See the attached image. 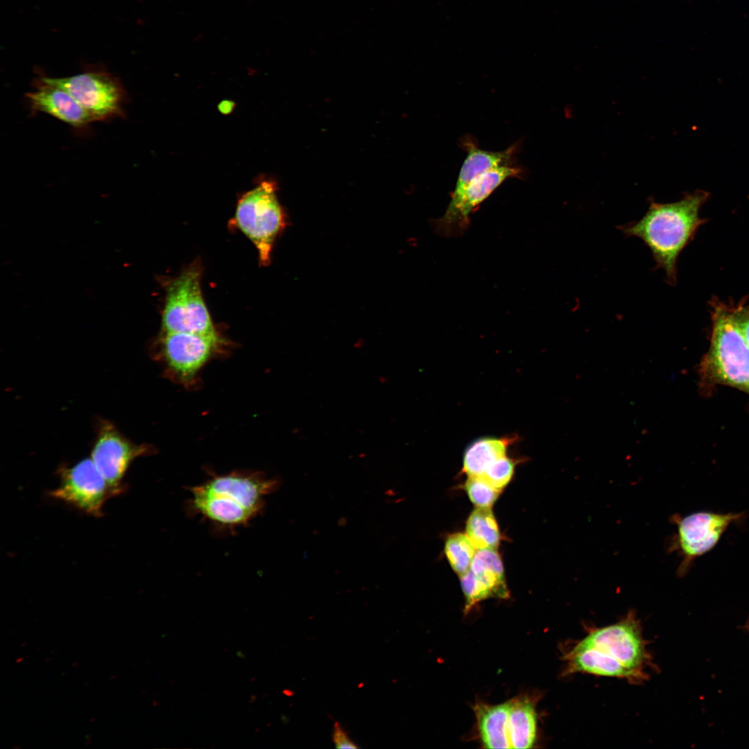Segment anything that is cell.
<instances>
[{
    "label": "cell",
    "mask_w": 749,
    "mask_h": 749,
    "mask_svg": "<svg viewBox=\"0 0 749 749\" xmlns=\"http://www.w3.org/2000/svg\"><path fill=\"white\" fill-rule=\"evenodd\" d=\"M279 483L277 478L260 472L215 475L189 488L187 510L216 530L231 533L261 515L266 497L277 491Z\"/></svg>",
    "instance_id": "cell-1"
},
{
    "label": "cell",
    "mask_w": 749,
    "mask_h": 749,
    "mask_svg": "<svg viewBox=\"0 0 749 749\" xmlns=\"http://www.w3.org/2000/svg\"><path fill=\"white\" fill-rule=\"evenodd\" d=\"M649 653L636 617L590 630L570 649L569 671L614 677L638 682L647 678Z\"/></svg>",
    "instance_id": "cell-2"
},
{
    "label": "cell",
    "mask_w": 749,
    "mask_h": 749,
    "mask_svg": "<svg viewBox=\"0 0 749 749\" xmlns=\"http://www.w3.org/2000/svg\"><path fill=\"white\" fill-rule=\"evenodd\" d=\"M704 191L687 193L678 201L657 203L651 199L643 217L617 227L627 237H637L651 250L655 268H662L666 282H677V262L681 252L703 223L699 212L708 198Z\"/></svg>",
    "instance_id": "cell-3"
},
{
    "label": "cell",
    "mask_w": 749,
    "mask_h": 749,
    "mask_svg": "<svg viewBox=\"0 0 749 749\" xmlns=\"http://www.w3.org/2000/svg\"><path fill=\"white\" fill-rule=\"evenodd\" d=\"M699 374L704 385H725L749 395V345L733 308L715 303L710 345Z\"/></svg>",
    "instance_id": "cell-4"
},
{
    "label": "cell",
    "mask_w": 749,
    "mask_h": 749,
    "mask_svg": "<svg viewBox=\"0 0 749 749\" xmlns=\"http://www.w3.org/2000/svg\"><path fill=\"white\" fill-rule=\"evenodd\" d=\"M276 191L274 182L262 180L241 196L235 211V223L255 246L262 266L270 263L273 246L285 223Z\"/></svg>",
    "instance_id": "cell-5"
},
{
    "label": "cell",
    "mask_w": 749,
    "mask_h": 749,
    "mask_svg": "<svg viewBox=\"0 0 749 749\" xmlns=\"http://www.w3.org/2000/svg\"><path fill=\"white\" fill-rule=\"evenodd\" d=\"M201 275V266L195 262L167 284L162 333L217 334L203 299Z\"/></svg>",
    "instance_id": "cell-6"
},
{
    "label": "cell",
    "mask_w": 749,
    "mask_h": 749,
    "mask_svg": "<svg viewBox=\"0 0 749 749\" xmlns=\"http://www.w3.org/2000/svg\"><path fill=\"white\" fill-rule=\"evenodd\" d=\"M47 79L68 92L94 122L124 116L127 94L118 78L101 65H88L78 74Z\"/></svg>",
    "instance_id": "cell-7"
},
{
    "label": "cell",
    "mask_w": 749,
    "mask_h": 749,
    "mask_svg": "<svg viewBox=\"0 0 749 749\" xmlns=\"http://www.w3.org/2000/svg\"><path fill=\"white\" fill-rule=\"evenodd\" d=\"M745 513H721L700 511L685 517L673 515L671 521L677 532L671 539L669 550L682 558L678 568L679 576L687 574L695 560L713 549L732 524L741 521Z\"/></svg>",
    "instance_id": "cell-8"
},
{
    "label": "cell",
    "mask_w": 749,
    "mask_h": 749,
    "mask_svg": "<svg viewBox=\"0 0 749 749\" xmlns=\"http://www.w3.org/2000/svg\"><path fill=\"white\" fill-rule=\"evenodd\" d=\"M218 334L162 333L157 356L166 373L178 383H194L203 368L221 350Z\"/></svg>",
    "instance_id": "cell-9"
},
{
    "label": "cell",
    "mask_w": 749,
    "mask_h": 749,
    "mask_svg": "<svg viewBox=\"0 0 749 749\" xmlns=\"http://www.w3.org/2000/svg\"><path fill=\"white\" fill-rule=\"evenodd\" d=\"M60 484L49 494L85 513L100 517L106 501L115 494L90 458L58 471Z\"/></svg>",
    "instance_id": "cell-10"
},
{
    "label": "cell",
    "mask_w": 749,
    "mask_h": 749,
    "mask_svg": "<svg viewBox=\"0 0 749 749\" xmlns=\"http://www.w3.org/2000/svg\"><path fill=\"white\" fill-rule=\"evenodd\" d=\"M150 450L146 445L132 442L110 422L101 420L90 458L117 496L126 489L123 480L131 463Z\"/></svg>",
    "instance_id": "cell-11"
},
{
    "label": "cell",
    "mask_w": 749,
    "mask_h": 749,
    "mask_svg": "<svg viewBox=\"0 0 749 749\" xmlns=\"http://www.w3.org/2000/svg\"><path fill=\"white\" fill-rule=\"evenodd\" d=\"M522 169L512 164L489 170L473 180L459 196L451 199L444 215L438 218L436 228L443 236L454 235L465 230L469 216L505 180L521 177Z\"/></svg>",
    "instance_id": "cell-12"
},
{
    "label": "cell",
    "mask_w": 749,
    "mask_h": 749,
    "mask_svg": "<svg viewBox=\"0 0 749 749\" xmlns=\"http://www.w3.org/2000/svg\"><path fill=\"white\" fill-rule=\"evenodd\" d=\"M33 91L26 94L32 114H48L78 130L86 129L94 122L68 92L49 81L39 69L33 80Z\"/></svg>",
    "instance_id": "cell-13"
},
{
    "label": "cell",
    "mask_w": 749,
    "mask_h": 749,
    "mask_svg": "<svg viewBox=\"0 0 749 749\" xmlns=\"http://www.w3.org/2000/svg\"><path fill=\"white\" fill-rule=\"evenodd\" d=\"M467 156L459 171L451 199L460 196L467 185L476 178L492 169L511 164L517 146L513 145L504 150L490 151L479 148L471 139L463 142Z\"/></svg>",
    "instance_id": "cell-14"
},
{
    "label": "cell",
    "mask_w": 749,
    "mask_h": 749,
    "mask_svg": "<svg viewBox=\"0 0 749 749\" xmlns=\"http://www.w3.org/2000/svg\"><path fill=\"white\" fill-rule=\"evenodd\" d=\"M481 741L486 748H511L508 736L509 701L474 707Z\"/></svg>",
    "instance_id": "cell-15"
},
{
    "label": "cell",
    "mask_w": 749,
    "mask_h": 749,
    "mask_svg": "<svg viewBox=\"0 0 749 749\" xmlns=\"http://www.w3.org/2000/svg\"><path fill=\"white\" fill-rule=\"evenodd\" d=\"M537 716L531 699L521 696L509 700L508 736L511 748H531L537 738Z\"/></svg>",
    "instance_id": "cell-16"
},
{
    "label": "cell",
    "mask_w": 749,
    "mask_h": 749,
    "mask_svg": "<svg viewBox=\"0 0 749 749\" xmlns=\"http://www.w3.org/2000/svg\"><path fill=\"white\" fill-rule=\"evenodd\" d=\"M515 438H482L474 441L463 456V472L468 476H481L494 460L506 455Z\"/></svg>",
    "instance_id": "cell-17"
},
{
    "label": "cell",
    "mask_w": 749,
    "mask_h": 749,
    "mask_svg": "<svg viewBox=\"0 0 749 749\" xmlns=\"http://www.w3.org/2000/svg\"><path fill=\"white\" fill-rule=\"evenodd\" d=\"M470 571L490 589L493 596L508 597L503 567L497 549L477 550Z\"/></svg>",
    "instance_id": "cell-18"
},
{
    "label": "cell",
    "mask_w": 749,
    "mask_h": 749,
    "mask_svg": "<svg viewBox=\"0 0 749 749\" xmlns=\"http://www.w3.org/2000/svg\"><path fill=\"white\" fill-rule=\"evenodd\" d=\"M466 535L477 550L497 549L500 535L490 508L477 507L472 512L466 524Z\"/></svg>",
    "instance_id": "cell-19"
},
{
    "label": "cell",
    "mask_w": 749,
    "mask_h": 749,
    "mask_svg": "<svg viewBox=\"0 0 749 749\" xmlns=\"http://www.w3.org/2000/svg\"><path fill=\"white\" fill-rule=\"evenodd\" d=\"M476 550L466 534H452L445 542L446 556L454 571L460 576L470 570Z\"/></svg>",
    "instance_id": "cell-20"
},
{
    "label": "cell",
    "mask_w": 749,
    "mask_h": 749,
    "mask_svg": "<svg viewBox=\"0 0 749 749\" xmlns=\"http://www.w3.org/2000/svg\"><path fill=\"white\" fill-rule=\"evenodd\" d=\"M465 490L471 501L480 508H490L500 492L483 476H468Z\"/></svg>",
    "instance_id": "cell-21"
},
{
    "label": "cell",
    "mask_w": 749,
    "mask_h": 749,
    "mask_svg": "<svg viewBox=\"0 0 749 749\" xmlns=\"http://www.w3.org/2000/svg\"><path fill=\"white\" fill-rule=\"evenodd\" d=\"M460 578L466 600L465 610L468 611L473 605L484 599L493 597L490 589L470 570L460 576Z\"/></svg>",
    "instance_id": "cell-22"
},
{
    "label": "cell",
    "mask_w": 749,
    "mask_h": 749,
    "mask_svg": "<svg viewBox=\"0 0 749 749\" xmlns=\"http://www.w3.org/2000/svg\"><path fill=\"white\" fill-rule=\"evenodd\" d=\"M515 465V461L505 455L491 463L481 476H483L494 488L501 490L510 481Z\"/></svg>",
    "instance_id": "cell-23"
},
{
    "label": "cell",
    "mask_w": 749,
    "mask_h": 749,
    "mask_svg": "<svg viewBox=\"0 0 749 749\" xmlns=\"http://www.w3.org/2000/svg\"><path fill=\"white\" fill-rule=\"evenodd\" d=\"M332 741L336 748H359L338 721L334 722L332 734Z\"/></svg>",
    "instance_id": "cell-24"
},
{
    "label": "cell",
    "mask_w": 749,
    "mask_h": 749,
    "mask_svg": "<svg viewBox=\"0 0 749 749\" xmlns=\"http://www.w3.org/2000/svg\"><path fill=\"white\" fill-rule=\"evenodd\" d=\"M733 311L749 345V304L733 308Z\"/></svg>",
    "instance_id": "cell-25"
},
{
    "label": "cell",
    "mask_w": 749,
    "mask_h": 749,
    "mask_svg": "<svg viewBox=\"0 0 749 749\" xmlns=\"http://www.w3.org/2000/svg\"><path fill=\"white\" fill-rule=\"evenodd\" d=\"M233 103L230 101H224L221 103V108L220 109L222 112L228 113L232 109Z\"/></svg>",
    "instance_id": "cell-26"
},
{
    "label": "cell",
    "mask_w": 749,
    "mask_h": 749,
    "mask_svg": "<svg viewBox=\"0 0 749 749\" xmlns=\"http://www.w3.org/2000/svg\"><path fill=\"white\" fill-rule=\"evenodd\" d=\"M22 660H24V658H23V657H22V658H19V659H18V660H17L16 662H21V661Z\"/></svg>",
    "instance_id": "cell-27"
}]
</instances>
